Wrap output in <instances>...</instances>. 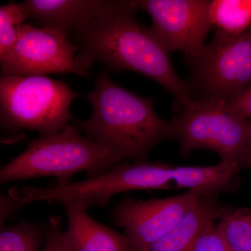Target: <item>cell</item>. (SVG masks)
I'll return each instance as SVG.
<instances>
[{"instance_id":"6da1fadb","label":"cell","mask_w":251,"mask_h":251,"mask_svg":"<svg viewBox=\"0 0 251 251\" xmlns=\"http://www.w3.org/2000/svg\"><path fill=\"white\" fill-rule=\"evenodd\" d=\"M135 12L130 1H103L97 15L74 34L81 50L77 57L90 68L99 62L115 72L150 77L174 96L173 108L179 112L192 99L191 90L176 75L166 48Z\"/></svg>"},{"instance_id":"ac0fdd59","label":"cell","mask_w":251,"mask_h":251,"mask_svg":"<svg viewBox=\"0 0 251 251\" xmlns=\"http://www.w3.org/2000/svg\"><path fill=\"white\" fill-rule=\"evenodd\" d=\"M62 221V218L59 216L50 218L43 251H71L64 239Z\"/></svg>"},{"instance_id":"30bf717a","label":"cell","mask_w":251,"mask_h":251,"mask_svg":"<svg viewBox=\"0 0 251 251\" xmlns=\"http://www.w3.org/2000/svg\"><path fill=\"white\" fill-rule=\"evenodd\" d=\"M67 214L64 239L71 251H132L126 234L109 228L70 202H61Z\"/></svg>"},{"instance_id":"5bb4252c","label":"cell","mask_w":251,"mask_h":251,"mask_svg":"<svg viewBox=\"0 0 251 251\" xmlns=\"http://www.w3.org/2000/svg\"><path fill=\"white\" fill-rule=\"evenodd\" d=\"M210 15L218 29L231 34H242L251 26V0H214Z\"/></svg>"},{"instance_id":"9a60e30c","label":"cell","mask_w":251,"mask_h":251,"mask_svg":"<svg viewBox=\"0 0 251 251\" xmlns=\"http://www.w3.org/2000/svg\"><path fill=\"white\" fill-rule=\"evenodd\" d=\"M218 219L229 251H251V210L221 208Z\"/></svg>"},{"instance_id":"5b68a950","label":"cell","mask_w":251,"mask_h":251,"mask_svg":"<svg viewBox=\"0 0 251 251\" xmlns=\"http://www.w3.org/2000/svg\"><path fill=\"white\" fill-rule=\"evenodd\" d=\"M188 62L191 92L199 100L226 103L251 86V26L239 34L217 29L212 41Z\"/></svg>"},{"instance_id":"ba28073f","label":"cell","mask_w":251,"mask_h":251,"mask_svg":"<svg viewBox=\"0 0 251 251\" xmlns=\"http://www.w3.org/2000/svg\"><path fill=\"white\" fill-rule=\"evenodd\" d=\"M211 1L206 0H135V11L142 10L152 20L150 29L168 52L181 51L188 62L204 48L211 21Z\"/></svg>"},{"instance_id":"e0dca14e","label":"cell","mask_w":251,"mask_h":251,"mask_svg":"<svg viewBox=\"0 0 251 251\" xmlns=\"http://www.w3.org/2000/svg\"><path fill=\"white\" fill-rule=\"evenodd\" d=\"M192 251H229L219 227L214 222L208 225L196 241Z\"/></svg>"},{"instance_id":"52a82bcc","label":"cell","mask_w":251,"mask_h":251,"mask_svg":"<svg viewBox=\"0 0 251 251\" xmlns=\"http://www.w3.org/2000/svg\"><path fill=\"white\" fill-rule=\"evenodd\" d=\"M79 46L58 32L25 24L17 42L1 62V75L75 74L88 77L90 68L75 56Z\"/></svg>"},{"instance_id":"2e32d148","label":"cell","mask_w":251,"mask_h":251,"mask_svg":"<svg viewBox=\"0 0 251 251\" xmlns=\"http://www.w3.org/2000/svg\"><path fill=\"white\" fill-rule=\"evenodd\" d=\"M29 19L23 2L10 1L0 7V60L17 42L24 22Z\"/></svg>"},{"instance_id":"7c38bea8","label":"cell","mask_w":251,"mask_h":251,"mask_svg":"<svg viewBox=\"0 0 251 251\" xmlns=\"http://www.w3.org/2000/svg\"><path fill=\"white\" fill-rule=\"evenodd\" d=\"M220 210L221 208L218 207L209 195H204L148 251H192L206 226L219 219Z\"/></svg>"},{"instance_id":"8992f818","label":"cell","mask_w":251,"mask_h":251,"mask_svg":"<svg viewBox=\"0 0 251 251\" xmlns=\"http://www.w3.org/2000/svg\"><path fill=\"white\" fill-rule=\"evenodd\" d=\"M179 112L173 122L183 155L205 149L241 165L249 133L247 119L226 110L225 102L193 98Z\"/></svg>"},{"instance_id":"4fadbf2b","label":"cell","mask_w":251,"mask_h":251,"mask_svg":"<svg viewBox=\"0 0 251 251\" xmlns=\"http://www.w3.org/2000/svg\"><path fill=\"white\" fill-rule=\"evenodd\" d=\"M48 223L22 221L1 226L0 251H40L45 241Z\"/></svg>"},{"instance_id":"d6986e66","label":"cell","mask_w":251,"mask_h":251,"mask_svg":"<svg viewBox=\"0 0 251 251\" xmlns=\"http://www.w3.org/2000/svg\"><path fill=\"white\" fill-rule=\"evenodd\" d=\"M226 110L244 118L251 117V86L225 103Z\"/></svg>"},{"instance_id":"7a4b0ae2","label":"cell","mask_w":251,"mask_h":251,"mask_svg":"<svg viewBox=\"0 0 251 251\" xmlns=\"http://www.w3.org/2000/svg\"><path fill=\"white\" fill-rule=\"evenodd\" d=\"M84 99L92 106V115L86 121L74 119V126L125 159L143 162L157 144L175 138L174 123L157 115L153 99L122 88L106 73L99 74L93 90Z\"/></svg>"},{"instance_id":"3957f363","label":"cell","mask_w":251,"mask_h":251,"mask_svg":"<svg viewBox=\"0 0 251 251\" xmlns=\"http://www.w3.org/2000/svg\"><path fill=\"white\" fill-rule=\"evenodd\" d=\"M124 160L115 150L89 139L69 124L59 133L32 140L23 153L1 168L0 182L44 176L68 182L78 172L94 177Z\"/></svg>"},{"instance_id":"277c9868","label":"cell","mask_w":251,"mask_h":251,"mask_svg":"<svg viewBox=\"0 0 251 251\" xmlns=\"http://www.w3.org/2000/svg\"><path fill=\"white\" fill-rule=\"evenodd\" d=\"M80 94L47 75H1L0 122L19 138L25 130L55 134L74 120L70 105Z\"/></svg>"},{"instance_id":"ffe728a7","label":"cell","mask_w":251,"mask_h":251,"mask_svg":"<svg viewBox=\"0 0 251 251\" xmlns=\"http://www.w3.org/2000/svg\"><path fill=\"white\" fill-rule=\"evenodd\" d=\"M241 164L251 166V122H249V124L247 145H246L245 151H244Z\"/></svg>"},{"instance_id":"9c48e42d","label":"cell","mask_w":251,"mask_h":251,"mask_svg":"<svg viewBox=\"0 0 251 251\" xmlns=\"http://www.w3.org/2000/svg\"><path fill=\"white\" fill-rule=\"evenodd\" d=\"M204 195L209 194L201 190H189L184 194L165 199L127 198L117 204L112 217L115 224L125 229L132 251H148Z\"/></svg>"},{"instance_id":"8fae6325","label":"cell","mask_w":251,"mask_h":251,"mask_svg":"<svg viewBox=\"0 0 251 251\" xmlns=\"http://www.w3.org/2000/svg\"><path fill=\"white\" fill-rule=\"evenodd\" d=\"M103 0H26L23 4L29 18L40 27L58 31L69 38L97 15Z\"/></svg>"}]
</instances>
